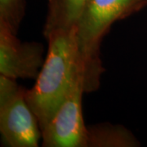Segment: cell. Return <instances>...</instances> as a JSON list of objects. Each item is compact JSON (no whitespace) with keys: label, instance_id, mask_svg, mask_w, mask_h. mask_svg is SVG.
I'll return each mask as SVG.
<instances>
[{"label":"cell","instance_id":"obj_8","mask_svg":"<svg viewBox=\"0 0 147 147\" xmlns=\"http://www.w3.org/2000/svg\"><path fill=\"white\" fill-rule=\"evenodd\" d=\"M25 14V0H0V21L17 33Z\"/></svg>","mask_w":147,"mask_h":147},{"label":"cell","instance_id":"obj_2","mask_svg":"<svg viewBox=\"0 0 147 147\" xmlns=\"http://www.w3.org/2000/svg\"><path fill=\"white\" fill-rule=\"evenodd\" d=\"M146 0H90L77 23L79 62L86 92L97 89L103 72L100 45L112 24L142 8Z\"/></svg>","mask_w":147,"mask_h":147},{"label":"cell","instance_id":"obj_4","mask_svg":"<svg viewBox=\"0 0 147 147\" xmlns=\"http://www.w3.org/2000/svg\"><path fill=\"white\" fill-rule=\"evenodd\" d=\"M84 92V77L80 71L62 104L41 130L43 146L88 147V128L82 112Z\"/></svg>","mask_w":147,"mask_h":147},{"label":"cell","instance_id":"obj_5","mask_svg":"<svg viewBox=\"0 0 147 147\" xmlns=\"http://www.w3.org/2000/svg\"><path fill=\"white\" fill-rule=\"evenodd\" d=\"M38 42H21L16 34L0 21V74L9 79H36L44 63Z\"/></svg>","mask_w":147,"mask_h":147},{"label":"cell","instance_id":"obj_1","mask_svg":"<svg viewBox=\"0 0 147 147\" xmlns=\"http://www.w3.org/2000/svg\"><path fill=\"white\" fill-rule=\"evenodd\" d=\"M45 38L48 51L44 63L34 87L25 92L27 103L41 130L65 99L77 74L83 72L76 27L54 30Z\"/></svg>","mask_w":147,"mask_h":147},{"label":"cell","instance_id":"obj_6","mask_svg":"<svg viewBox=\"0 0 147 147\" xmlns=\"http://www.w3.org/2000/svg\"><path fill=\"white\" fill-rule=\"evenodd\" d=\"M90 0H48L43 34L47 35L57 30L76 27L81 15Z\"/></svg>","mask_w":147,"mask_h":147},{"label":"cell","instance_id":"obj_3","mask_svg":"<svg viewBox=\"0 0 147 147\" xmlns=\"http://www.w3.org/2000/svg\"><path fill=\"white\" fill-rule=\"evenodd\" d=\"M16 80L0 76V132L11 147H36L41 129Z\"/></svg>","mask_w":147,"mask_h":147},{"label":"cell","instance_id":"obj_7","mask_svg":"<svg viewBox=\"0 0 147 147\" xmlns=\"http://www.w3.org/2000/svg\"><path fill=\"white\" fill-rule=\"evenodd\" d=\"M137 144L131 133L121 126L99 125L88 128V147H128Z\"/></svg>","mask_w":147,"mask_h":147}]
</instances>
